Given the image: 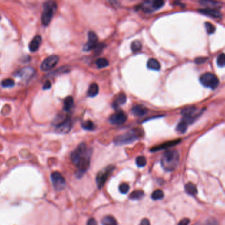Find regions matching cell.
<instances>
[{
  "mask_svg": "<svg viewBox=\"0 0 225 225\" xmlns=\"http://www.w3.org/2000/svg\"><path fill=\"white\" fill-rule=\"evenodd\" d=\"M136 164L139 167H144L147 164V160L145 157L139 156L136 158Z\"/></svg>",
  "mask_w": 225,
  "mask_h": 225,
  "instance_id": "obj_33",
  "label": "cell"
},
{
  "mask_svg": "<svg viewBox=\"0 0 225 225\" xmlns=\"http://www.w3.org/2000/svg\"><path fill=\"white\" fill-rule=\"evenodd\" d=\"M194 225H201V224L200 223H196V224H195Z\"/></svg>",
  "mask_w": 225,
  "mask_h": 225,
  "instance_id": "obj_44",
  "label": "cell"
},
{
  "mask_svg": "<svg viewBox=\"0 0 225 225\" xmlns=\"http://www.w3.org/2000/svg\"><path fill=\"white\" fill-rule=\"evenodd\" d=\"M200 81L204 87L210 88L211 89H215L219 84L218 77L211 73H206L203 74L200 77Z\"/></svg>",
  "mask_w": 225,
  "mask_h": 225,
  "instance_id": "obj_6",
  "label": "cell"
},
{
  "mask_svg": "<svg viewBox=\"0 0 225 225\" xmlns=\"http://www.w3.org/2000/svg\"><path fill=\"white\" fill-rule=\"evenodd\" d=\"M91 153V150L88 149L83 143H81L71 153V161L78 169L79 176H82L89 167Z\"/></svg>",
  "mask_w": 225,
  "mask_h": 225,
  "instance_id": "obj_1",
  "label": "cell"
},
{
  "mask_svg": "<svg viewBox=\"0 0 225 225\" xmlns=\"http://www.w3.org/2000/svg\"><path fill=\"white\" fill-rule=\"evenodd\" d=\"M130 190V186L127 183H121L119 186V191L121 194H127Z\"/></svg>",
  "mask_w": 225,
  "mask_h": 225,
  "instance_id": "obj_37",
  "label": "cell"
},
{
  "mask_svg": "<svg viewBox=\"0 0 225 225\" xmlns=\"http://www.w3.org/2000/svg\"><path fill=\"white\" fill-rule=\"evenodd\" d=\"M141 134V131H137V130H131L122 135L117 136L114 139V142L116 145H123L126 144H130L136 141Z\"/></svg>",
  "mask_w": 225,
  "mask_h": 225,
  "instance_id": "obj_4",
  "label": "cell"
},
{
  "mask_svg": "<svg viewBox=\"0 0 225 225\" xmlns=\"http://www.w3.org/2000/svg\"><path fill=\"white\" fill-rule=\"evenodd\" d=\"M205 26L206 28L207 32H208V34H213L215 31V26L213 25L212 23H209V22H206L205 23Z\"/></svg>",
  "mask_w": 225,
  "mask_h": 225,
  "instance_id": "obj_36",
  "label": "cell"
},
{
  "mask_svg": "<svg viewBox=\"0 0 225 225\" xmlns=\"http://www.w3.org/2000/svg\"><path fill=\"white\" fill-rule=\"evenodd\" d=\"M179 159V153L176 150L166 151L161 159L162 167L166 171L171 172L174 170L178 164Z\"/></svg>",
  "mask_w": 225,
  "mask_h": 225,
  "instance_id": "obj_2",
  "label": "cell"
},
{
  "mask_svg": "<svg viewBox=\"0 0 225 225\" xmlns=\"http://www.w3.org/2000/svg\"><path fill=\"white\" fill-rule=\"evenodd\" d=\"M131 49L134 52H137L142 49V44L139 40H135L131 44Z\"/></svg>",
  "mask_w": 225,
  "mask_h": 225,
  "instance_id": "obj_30",
  "label": "cell"
},
{
  "mask_svg": "<svg viewBox=\"0 0 225 225\" xmlns=\"http://www.w3.org/2000/svg\"><path fill=\"white\" fill-rule=\"evenodd\" d=\"M201 4L203 5H205V7H207L209 9H215L216 8H219L221 7V3L219 2H209V1H202L200 2Z\"/></svg>",
  "mask_w": 225,
  "mask_h": 225,
  "instance_id": "obj_25",
  "label": "cell"
},
{
  "mask_svg": "<svg viewBox=\"0 0 225 225\" xmlns=\"http://www.w3.org/2000/svg\"><path fill=\"white\" fill-rule=\"evenodd\" d=\"M164 196L163 191L160 190H157L153 191V193L151 195V198L153 200H162Z\"/></svg>",
  "mask_w": 225,
  "mask_h": 225,
  "instance_id": "obj_29",
  "label": "cell"
},
{
  "mask_svg": "<svg viewBox=\"0 0 225 225\" xmlns=\"http://www.w3.org/2000/svg\"><path fill=\"white\" fill-rule=\"evenodd\" d=\"M1 85L3 87H12L15 85V81L12 79H4L1 82Z\"/></svg>",
  "mask_w": 225,
  "mask_h": 225,
  "instance_id": "obj_34",
  "label": "cell"
},
{
  "mask_svg": "<svg viewBox=\"0 0 225 225\" xmlns=\"http://www.w3.org/2000/svg\"><path fill=\"white\" fill-rule=\"evenodd\" d=\"M51 180L54 188L56 191H61L65 187V180L58 172H54L51 174Z\"/></svg>",
  "mask_w": 225,
  "mask_h": 225,
  "instance_id": "obj_8",
  "label": "cell"
},
{
  "mask_svg": "<svg viewBox=\"0 0 225 225\" xmlns=\"http://www.w3.org/2000/svg\"><path fill=\"white\" fill-rule=\"evenodd\" d=\"M187 124L184 121H181L176 126V131L180 133V134H184L187 129Z\"/></svg>",
  "mask_w": 225,
  "mask_h": 225,
  "instance_id": "obj_31",
  "label": "cell"
},
{
  "mask_svg": "<svg viewBox=\"0 0 225 225\" xmlns=\"http://www.w3.org/2000/svg\"><path fill=\"white\" fill-rule=\"evenodd\" d=\"M152 3L153 9L155 11L159 9L162 7H163L164 4V2L162 1V0H154V1H152Z\"/></svg>",
  "mask_w": 225,
  "mask_h": 225,
  "instance_id": "obj_35",
  "label": "cell"
},
{
  "mask_svg": "<svg viewBox=\"0 0 225 225\" xmlns=\"http://www.w3.org/2000/svg\"><path fill=\"white\" fill-rule=\"evenodd\" d=\"M140 8L145 13H151L154 11L153 7L152 1H147L143 3L141 6H140Z\"/></svg>",
  "mask_w": 225,
  "mask_h": 225,
  "instance_id": "obj_23",
  "label": "cell"
},
{
  "mask_svg": "<svg viewBox=\"0 0 225 225\" xmlns=\"http://www.w3.org/2000/svg\"><path fill=\"white\" fill-rule=\"evenodd\" d=\"M102 225H117V222L114 217L106 215L102 220Z\"/></svg>",
  "mask_w": 225,
  "mask_h": 225,
  "instance_id": "obj_24",
  "label": "cell"
},
{
  "mask_svg": "<svg viewBox=\"0 0 225 225\" xmlns=\"http://www.w3.org/2000/svg\"><path fill=\"white\" fill-rule=\"evenodd\" d=\"M131 112L134 116H143L147 112V109L142 105H135L131 109Z\"/></svg>",
  "mask_w": 225,
  "mask_h": 225,
  "instance_id": "obj_16",
  "label": "cell"
},
{
  "mask_svg": "<svg viewBox=\"0 0 225 225\" xmlns=\"http://www.w3.org/2000/svg\"><path fill=\"white\" fill-rule=\"evenodd\" d=\"M198 12L201 13V14L205 15H207L213 18H215V19H219V18H221L223 16V15L220 13V12L217 11V9L206 8L199 9Z\"/></svg>",
  "mask_w": 225,
  "mask_h": 225,
  "instance_id": "obj_13",
  "label": "cell"
},
{
  "mask_svg": "<svg viewBox=\"0 0 225 225\" xmlns=\"http://www.w3.org/2000/svg\"><path fill=\"white\" fill-rule=\"evenodd\" d=\"M139 225H151V224H150L149 220L148 219H144L141 221V223H140Z\"/></svg>",
  "mask_w": 225,
  "mask_h": 225,
  "instance_id": "obj_43",
  "label": "cell"
},
{
  "mask_svg": "<svg viewBox=\"0 0 225 225\" xmlns=\"http://www.w3.org/2000/svg\"><path fill=\"white\" fill-rule=\"evenodd\" d=\"M127 101V97L124 93H120L117 95V97L115 99V101L113 102V108L114 109H117L121 105L124 104Z\"/></svg>",
  "mask_w": 225,
  "mask_h": 225,
  "instance_id": "obj_17",
  "label": "cell"
},
{
  "mask_svg": "<svg viewBox=\"0 0 225 225\" xmlns=\"http://www.w3.org/2000/svg\"><path fill=\"white\" fill-rule=\"evenodd\" d=\"M56 9L57 4L56 2L49 1L44 3L42 15V23L44 26H48L50 23Z\"/></svg>",
  "mask_w": 225,
  "mask_h": 225,
  "instance_id": "obj_5",
  "label": "cell"
},
{
  "mask_svg": "<svg viewBox=\"0 0 225 225\" xmlns=\"http://www.w3.org/2000/svg\"><path fill=\"white\" fill-rule=\"evenodd\" d=\"M190 223V220L189 219L185 218L182 219V220H180L178 225H188Z\"/></svg>",
  "mask_w": 225,
  "mask_h": 225,
  "instance_id": "obj_40",
  "label": "cell"
},
{
  "mask_svg": "<svg viewBox=\"0 0 225 225\" xmlns=\"http://www.w3.org/2000/svg\"><path fill=\"white\" fill-rule=\"evenodd\" d=\"M87 225H97V222L94 219H90L87 221Z\"/></svg>",
  "mask_w": 225,
  "mask_h": 225,
  "instance_id": "obj_42",
  "label": "cell"
},
{
  "mask_svg": "<svg viewBox=\"0 0 225 225\" xmlns=\"http://www.w3.org/2000/svg\"><path fill=\"white\" fill-rule=\"evenodd\" d=\"M147 68L151 70H154V71H158L160 70L161 66L160 63L158 60L154 58H151L147 61Z\"/></svg>",
  "mask_w": 225,
  "mask_h": 225,
  "instance_id": "obj_19",
  "label": "cell"
},
{
  "mask_svg": "<svg viewBox=\"0 0 225 225\" xmlns=\"http://www.w3.org/2000/svg\"><path fill=\"white\" fill-rule=\"evenodd\" d=\"M42 42V38L40 35L36 36L29 44V50L32 52H35L39 48L40 44Z\"/></svg>",
  "mask_w": 225,
  "mask_h": 225,
  "instance_id": "obj_15",
  "label": "cell"
},
{
  "mask_svg": "<svg viewBox=\"0 0 225 225\" xmlns=\"http://www.w3.org/2000/svg\"><path fill=\"white\" fill-rule=\"evenodd\" d=\"M99 92V87L97 83H92L88 87L87 91V95L89 97H94L97 96Z\"/></svg>",
  "mask_w": 225,
  "mask_h": 225,
  "instance_id": "obj_20",
  "label": "cell"
},
{
  "mask_svg": "<svg viewBox=\"0 0 225 225\" xmlns=\"http://www.w3.org/2000/svg\"><path fill=\"white\" fill-rule=\"evenodd\" d=\"M114 168H115L114 166L110 165L104 169H102L101 171L98 173L96 180H97V184L98 189H101L103 186L104 185L107 180H108L110 176L112 174Z\"/></svg>",
  "mask_w": 225,
  "mask_h": 225,
  "instance_id": "obj_7",
  "label": "cell"
},
{
  "mask_svg": "<svg viewBox=\"0 0 225 225\" xmlns=\"http://www.w3.org/2000/svg\"><path fill=\"white\" fill-rule=\"evenodd\" d=\"M51 82L50 81H46L45 82V83L44 84V86H43V89L44 90H47V89H50V88H51Z\"/></svg>",
  "mask_w": 225,
  "mask_h": 225,
  "instance_id": "obj_41",
  "label": "cell"
},
{
  "mask_svg": "<svg viewBox=\"0 0 225 225\" xmlns=\"http://www.w3.org/2000/svg\"><path fill=\"white\" fill-rule=\"evenodd\" d=\"M98 45V36L96 35V33L90 31L88 33V42L84 46L83 50L84 51H91V50L94 49L96 46Z\"/></svg>",
  "mask_w": 225,
  "mask_h": 225,
  "instance_id": "obj_11",
  "label": "cell"
},
{
  "mask_svg": "<svg viewBox=\"0 0 225 225\" xmlns=\"http://www.w3.org/2000/svg\"><path fill=\"white\" fill-rule=\"evenodd\" d=\"M185 190L186 193L190 195H195L197 193V189L196 186L191 182H188L185 186Z\"/></svg>",
  "mask_w": 225,
  "mask_h": 225,
  "instance_id": "obj_22",
  "label": "cell"
},
{
  "mask_svg": "<svg viewBox=\"0 0 225 225\" xmlns=\"http://www.w3.org/2000/svg\"><path fill=\"white\" fill-rule=\"evenodd\" d=\"M207 60V58H204V57H200V58H197L195 60V62L197 64H202L205 63Z\"/></svg>",
  "mask_w": 225,
  "mask_h": 225,
  "instance_id": "obj_39",
  "label": "cell"
},
{
  "mask_svg": "<svg viewBox=\"0 0 225 225\" xmlns=\"http://www.w3.org/2000/svg\"><path fill=\"white\" fill-rule=\"evenodd\" d=\"M95 64L97 65V67L99 69L101 68H104L107 67L109 65V62L108 60L104 58H98L97 60L95 61Z\"/></svg>",
  "mask_w": 225,
  "mask_h": 225,
  "instance_id": "obj_27",
  "label": "cell"
},
{
  "mask_svg": "<svg viewBox=\"0 0 225 225\" xmlns=\"http://www.w3.org/2000/svg\"><path fill=\"white\" fill-rule=\"evenodd\" d=\"M73 104H74L73 98L71 96L66 97L64 101V110L65 112H69L73 108Z\"/></svg>",
  "mask_w": 225,
  "mask_h": 225,
  "instance_id": "obj_21",
  "label": "cell"
},
{
  "mask_svg": "<svg viewBox=\"0 0 225 225\" xmlns=\"http://www.w3.org/2000/svg\"><path fill=\"white\" fill-rule=\"evenodd\" d=\"M203 112V109L200 110L195 106H188L184 108L181 112L183 116L182 121L187 124H191L196 120Z\"/></svg>",
  "mask_w": 225,
  "mask_h": 225,
  "instance_id": "obj_3",
  "label": "cell"
},
{
  "mask_svg": "<svg viewBox=\"0 0 225 225\" xmlns=\"http://www.w3.org/2000/svg\"><path fill=\"white\" fill-rule=\"evenodd\" d=\"M144 196V191L142 190H135L132 191L130 195V199L132 200H141Z\"/></svg>",
  "mask_w": 225,
  "mask_h": 225,
  "instance_id": "obj_26",
  "label": "cell"
},
{
  "mask_svg": "<svg viewBox=\"0 0 225 225\" xmlns=\"http://www.w3.org/2000/svg\"><path fill=\"white\" fill-rule=\"evenodd\" d=\"M180 142V139L173 140V141L166 142V143L161 144V145H158L157 147H153V148L151 149V151H160L161 149H168V148H170V147H172L173 146L177 145V144H178Z\"/></svg>",
  "mask_w": 225,
  "mask_h": 225,
  "instance_id": "obj_14",
  "label": "cell"
},
{
  "mask_svg": "<svg viewBox=\"0 0 225 225\" xmlns=\"http://www.w3.org/2000/svg\"><path fill=\"white\" fill-rule=\"evenodd\" d=\"M59 60H60V58L57 55H51L42 61L41 65H40V69L44 71H49L57 65Z\"/></svg>",
  "mask_w": 225,
  "mask_h": 225,
  "instance_id": "obj_9",
  "label": "cell"
},
{
  "mask_svg": "<svg viewBox=\"0 0 225 225\" xmlns=\"http://www.w3.org/2000/svg\"><path fill=\"white\" fill-rule=\"evenodd\" d=\"M0 19H1V17H0Z\"/></svg>",
  "mask_w": 225,
  "mask_h": 225,
  "instance_id": "obj_45",
  "label": "cell"
},
{
  "mask_svg": "<svg viewBox=\"0 0 225 225\" xmlns=\"http://www.w3.org/2000/svg\"><path fill=\"white\" fill-rule=\"evenodd\" d=\"M217 63L219 67L224 68L225 65V56L224 53H221L217 59Z\"/></svg>",
  "mask_w": 225,
  "mask_h": 225,
  "instance_id": "obj_32",
  "label": "cell"
},
{
  "mask_svg": "<svg viewBox=\"0 0 225 225\" xmlns=\"http://www.w3.org/2000/svg\"><path fill=\"white\" fill-rule=\"evenodd\" d=\"M34 72L35 71L32 68H25L21 70L19 73H18V75H19L22 79L27 80L32 76V75L34 74Z\"/></svg>",
  "mask_w": 225,
  "mask_h": 225,
  "instance_id": "obj_18",
  "label": "cell"
},
{
  "mask_svg": "<svg viewBox=\"0 0 225 225\" xmlns=\"http://www.w3.org/2000/svg\"><path fill=\"white\" fill-rule=\"evenodd\" d=\"M81 126L84 130L88 131L93 130L95 128V125L91 120H86L83 121L81 124Z\"/></svg>",
  "mask_w": 225,
  "mask_h": 225,
  "instance_id": "obj_28",
  "label": "cell"
},
{
  "mask_svg": "<svg viewBox=\"0 0 225 225\" xmlns=\"http://www.w3.org/2000/svg\"><path fill=\"white\" fill-rule=\"evenodd\" d=\"M127 119V114L122 110H120L112 114L109 117L108 121L110 123L114 125H121L126 121Z\"/></svg>",
  "mask_w": 225,
  "mask_h": 225,
  "instance_id": "obj_10",
  "label": "cell"
},
{
  "mask_svg": "<svg viewBox=\"0 0 225 225\" xmlns=\"http://www.w3.org/2000/svg\"><path fill=\"white\" fill-rule=\"evenodd\" d=\"M72 120L68 117L57 125L56 130L60 134H68L72 128Z\"/></svg>",
  "mask_w": 225,
  "mask_h": 225,
  "instance_id": "obj_12",
  "label": "cell"
},
{
  "mask_svg": "<svg viewBox=\"0 0 225 225\" xmlns=\"http://www.w3.org/2000/svg\"><path fill=\"white\" fill-rule=\"evenodd\" d=\"M205 225H219V223L215 219L210 218L207 220Z\"/></svg>",
  "mask_w": 225,
  "mask_h": 225,
  "instance_id": "obj_38",
  "label": "cell"
}]
</instances>
